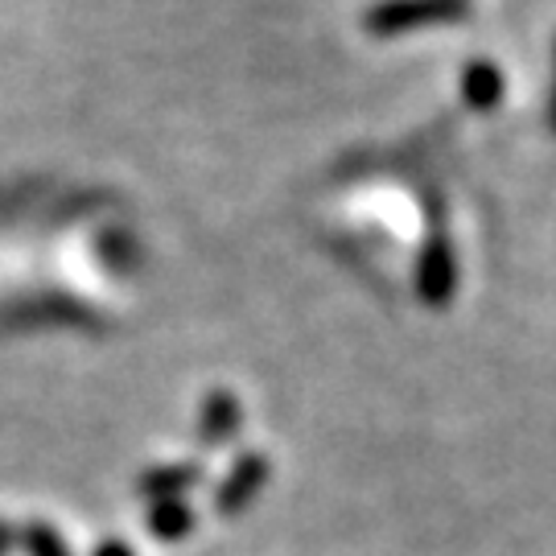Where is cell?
I'll list each match as a JSON object with an SVG mask.
<instances>
[{
	"instance_id": "6da1fadb",
	"label": "cell",
	"mask_w": 556,
	"mask_h": 556,
	"mask_svg": "<svg viewBox=\"0 0 556 556\" xmlns=\"http://www.w3.org/2000/svg\"><path fill=\"white\" fill-rule=\"evenodd\" d=\"M470 17L466 0H383L367 13V25L376 34H400V29H417V25H445V21Z\"/></svg>"
},
{
	"instance_id": "7a4b0ae2",
	"label": "cell",
	"mask_w": 556,
	"mask_h": 556,
	"mask_svg": "<svg viewBox=\"0 0 556 556\" xmlns=\"http://www.w3.org/2000/svg\"><path fill=\"white\" fill-rule=\"evenodd\" d=\"M417 293L429 309H445L457 293V256L445 231H433L417 264Z\"/></svg>"
},
{
	"instance_id": "3957f363",
	"label": "cell",
	"mask_w": 556,
	"mask_h": 556,
	"mask_svg": "<svg viewBox=\"0 0 556 556\" xmlns=\"http://www.w3.org/2000/svg\"><path fill=\"white\" fill-rule=\"evenodd\" d=\"M268 482V457L264 454H243L231 466V475L223 478L219 486V498H215V507H219V516H239L252 498L260 495V486Z\"/></svg>"
},
{
	"instance_id": "277c9868",
	"label": "cell",
	"mask_w": 556,
	"mask_h": 556,
	"mask_svg": "<svg viewBox=\"0 0 556 556\" xmlns=\"http://www.w3.org/2000/svg\"><path fill=\"white\" fill-rule=\"evenodd\" d=\"M507 96V79L491 59H475L466 62L462 71V100L470 103L475 112H495Z\"/></svg>"
},
{
	"instance_id": "5b68a950",
	"label": "cell",
	"mask_w": 556,
	"mask_h": 556,
	"mask_svg": "<svg viewBox=\"0 0 556 556\" xmlns=\"http://www.w3.org/2000/svg\"><path fill=\"white\" fill-rule=\"evenodd\" d=\"M202 478L199 462H181V466H157L149 475H140L137 491L153 503H165V498H181L194 482Z\"/></svg>"
},
{
	"instance_id": "8992f818",
	"label": "cell",
	"mask_w": 556,
	"mask_h": 556,
	"mask_svg": "<svg viewBox=\"0 0 556 556\" xmlns=\"http://www.w3.org/2000/svg\"><path fill=\"white\" fill-rule=\"evenodd\" d=\"M239 420H243V413H239V404L227 392H215V396L202 404V417H199V438L206 441V445H223V441L236 438Z\"/></svg>"
},
{
	"instance_id": "52a82bcc",
	"label": "cell",
	"mask_w": 556,
	"mask_h": 556,
	"mask_svg": "<svg viewBox=\"0 0 556 556\" xmlns=\"http://www.w3.org/2000/svg\"><path fill=\"white\" fill-rule=\"evenodd\" d=\"M190 528H194V511L181 498H165L149 507V532L157 540H186Z\"/></svg>"
},
{
	"instance_id": "ba28073f",
	"label": "cell",
	"mask_w": 556,
	"mask_h": 556,
	"mask_svg": "<svg viewBox=\"0 0 556 556\" xmlns=\"http://www.w3.org/2000/svg\"><path fill=\"white\" fill-rule=\"evenodd\" d=\"M21 544H25V553L29 556H71L66 540H62L50 523H41V519H34V523L21 528Z\"/></svg>"
},
{
	"instance_id": "9c48e42d",
	"label": "cell",
	"mask_w": 556,
	"mask_h": 556,
	"mask_svg": "<svg viewBox=\"0 0 556 556\" xmlns=\"http://www.w3.org/2000/svg\"><path fill=\"white\" fill-rule=\"evenodd\" d=\"M96 556H137V553H132L128 544H119V540H108V544L96 548Z\"/></svg>"
},
{
	"instance_id": "30bf717a",
	"label": "cell",
	"mask_w": 556,
	"mask_h": 556,
	"mask_svg": "<svg viewBox=\"0 0 556 556\" xmlns=\"http://www.w3.org/2000/svg\"><path fill=\"white\" fill-rule=\"evenodd\" d=\"M9 544H13V528L0 519V556H4V548H9Z\"/></svg>"
},
{
	"instance_id": "8fae6325",
	"label": "cell",
	"mask_w": 556,
	"mask_h": 556,
	"mask_svg": "<svg viewBox=\"0 0 556 556\" xmlns=\"http://www.w3.org/2000/svg\"><path fill=\"white\" fill-rule=\"evenodd\" d=\"M548 124H553V132H556V83H553V103H548Z\"/></svg>"
}]
</instances>
